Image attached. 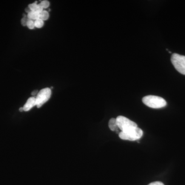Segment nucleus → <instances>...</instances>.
<instances>
[{
    "label": "nucleus",
    "mask_w": 185,
    "mask_h": 185,
    "mask_svg": "<svg viewBox=\"0 0 185 185\" xmlns=\"http://www.w3.org/2000/svg\"><path fill=\"white\" fill-rule=\"evenodd\" d=\"M142 102L146 106L153 109H160L166 105V100L157 96L148 95L142 98Z\"/></svg>",
    "instance_id": "1"
},
{
    "label": "nucleus",
    "mask_w": 185,
    "mask_h": 185,
    "mask_svg": "<svg viewBox=\"0 0 185 185\" xmlns=\"http://www.w3.org/2000/svg\"><path fill=\"white\" fill-rule=\"evenodd\" d=\"M142 135L143 132L142 129L138 127H134L126 131H121L119 133V137L123 140L135 141L139 139Z\"/></svg>",
    "instance_id": "2"
},
{
    "label": "nucleus",
    "mask_w": 185,
    "mask_h": 185,
    "mask_svg": "<svg viewBox=\"0 0 185 185\" xmlns=\"http://www.w3.org/2000/svg\"><path fill=\"white\" fill-rule=\"evenodd\" d=\"M171 61L175 68L179 73L185 75V56L174 53L171 56Z\"/></svg>",
    "instance_id": "3"
},
{
    "label": "nucleus",
    "mask_w": 185,
    "mask_h": 185,
    "mask_svg": "<svg viewBox=\"0 0 185 185\" xmlns=\"http://www.w3.org/2000/svg\"><path fill=\"white\" fill-rule=\"evenodd\" d=\"M51 94V91L50 88H44L39 91L37 97H35L37 108H41L45 103H46L50 98Z\"/></svg>",
    "instance_id": "4"
},
{
    "label": "nucleus",
    "mask_w": 185,
    "mask_h": 185,
    "mask_svg": "<svg viewBox=\"0 0 185 185\" xmlns=\"http://www.w3.org/2000/svg\"><path fill=\"white\" fill-rule=\"evenodd\" d=\"M117 126L121 131H126L134 127H137V125L135 122L130 120L126 117L119 116L116 118Z\"/></svg>",
    "instance_id": "5"
},
{
    "label": "nucleus",
    "mask_w": 185,
    "mask_h": 185,
    "mask_svg": "<svg viewBox=\"0 0 185 185\" xmlns=\"http://www.w3.org/2000/svg\"><path fill=\"white\" fill-rule=\"evenodd\" d=\"M35 105H36L35 97H30L27 100V102L23 106V110H24V111L27 112V111H29L31 108H33L34 106H35Z\"/></svg>",
    "instance_id": "6"
},
{
    "label": "nucleus",
    "mask_w": 185,
    "mask_h": 185,
    "mask_svg": "<svg viewBox=\"0 0 185 185\" xmlns=\"http://www.w3.org/2000/svg\"><path fill=\"white\" fill-rule=\"evenodd\" d=\"M37 2H35V3L31 4L28 5V8L31 11H35V12H38L40 14L43 10V8L40 6V4H37Z\"/></svg>",
    "instance_id": "7"
},
{
    "label": "nucleus",
    "mask_w": 185,
    "mask_h": 185,
    "mask_svg": "<svg viewBox=\"0 0 185 185\" xmlns=\"http://www.w3.org/2000/svg\"><path fill=\"white\" fill-rule=\"evenodd\" d=\"M109 129L112 131H118L119 128L117 126L116 119L111 118L109 122Z\"/></svg>",
    "instance_id": "8"
},
{
    "label": "nucleus",
    "mask_w": 185,
    "mask_h": 185,
    "mask_svg": "<svg viewBox=\"0 0 185 185\" xmlns=\"http://www.w3.org/2000/svg\"><path fill=\"white\" fill-rule=\"evenodd\" d=\"M27 17L29 20L35 21V20L39 18V13L31 11L29 13H28Z\"/></svg>",
    "instance_id": "9"
},
{
    "label": "nucleus",
    "mask_w": 185,
    "mask_h": 185,
    "mask_svg": "<svg viewBox=\"0 0 185 185\" xmlns=\"http://www.w3.org/2000/svg\"><path fill=\"white\" fill-rule=\"evenodd\" d=\"M49 13L48 11L43 10L39 14V18L42 21H46L49 18Z\"/></svg>",
    "instance_id": "10"
},
{
    "label": "nucleus",
    "mask_w": 185,
    "mask_h": 185,
    "mask_svg": "<svg viewBox=\"0 0 185 185\" xmlns=\"http://www.w3.org/2000/svg\"><path fill=\"white\" fill-rule=\"evenodd\" d=\"M43 25H44V21L40 19V18L37 19V20L35 21V27L40 28L42 27Z\"/></svg>",
    "instance_id": "11"
},
{
    "label": "nucleus",
    "mask_w": 185,
    "mask_h": 185,
    "mask_svg": "<svg viewBox=\"0 0 185 185\" xmlns=\"http://www.w3.org/2000/svg\"><path fill=\"white\" fill-rule=\"evenodd\" d=\"M39 4L43 8V9H46L49 7L50 3H49V2L47 0H44V1H42Z\"/></svg>",
    "instance_id": "12"
},
{
    "label": "nucleus",
    "mask_w": 185,
    "mask_h": 185,
    "mask_svg": "<svg viewBox=\"0 0 185 185\" xmlns=\"http://www.w3.org/2000/svg\"><path fill=\"white\" fill-rule=\"evenodd\" d=\"M26 26H27L28 28H29V29H34V28L35 27V21H33V20H28V21L27 22V25H26Z\"/></svg>",
    "instance_id": "13"
},
{
    "label": "nucleus",
    "mask_w": 185,
    "mask_h": 185,
    "mask_svg": "<svg viewBox=\"0 0 185 185\" xmlns=\"http://www.w3.org/2000/svg\"><path fill=\"white\" fill-rule=\"evenodd\" d=\"M29 20V18H28L27 15H24V17L22 18L21 20L22 25L24 26H26L27 22Z\"/></svg>",
    "instance_id": "14"
},
{
    "label": "nucleus",
    "mask_w": 185,
    "mask_h": 185,
    "mask_svg": "<svg viewBox=\"0 0 185 185\" xmlns=\"http://www.w3.org/2000/svg\"><path fill=\"white\" fill-rule=\"evenodd\" d=\"M148 185H164L162 183L160 182H155L151 183Z\"/></svg>",
    "instance_id": "15"
},
{
    "label": "nucleus",
    "mask_w": 185,
    "mask_h": 185,
    "mask_svg": "<svg viewBox=\"0 0 185 185\" xmlns=\"http://www.w3.org/2000/svg\"><path fill=\"white\" fill-rule=\"evenodd\" d=\"M38 91H37V90H35V91H33L32 92V93H31V95L32 96H35L38 94Z\"/></svg>",
    "instance_id": "16"
},
{
    "label": "nucleus",
    "mask_w": 185,
    "mask_h": 185,
    "mask_svg": "<svg viewBox=\"0 0 185 185\" xmlns=\"http://www.w3.org/2000/svg\"><path fill=\"white\" fill-rule=\"evenodd\" d=\"M19 111H20V112H22V111H24V110H23V107H22V108H20V109H19Z\"/></svg>",
    "instance_id": "17"
}]
</instances>
